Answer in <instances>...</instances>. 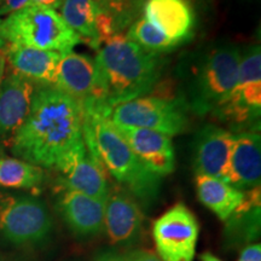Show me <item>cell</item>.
Instances as JSON below:
<instances>
[{
    "instance_id": "6da1fadb",
    "label": "cell",
    "mask_w": 261,
    "mask_h": 261,
    "mask_svg": "<svg viewBox=\"0 0 261 261\" xmlns=\"http://www.w3.org/2000/svg\"><path fill=\"white\" fill-rule=\"evenodd\" d=\"M81 103L55 86L35 89L24 122L10 140L11 151L38 167L61 172L86 150Z\"/></svg>"
},
{
    "instance_id": "7a4b0ae2",
    "label": "cell",
    "mask_w": 261,
    "mask_h": 261,
    "mask_svg": "<svg viewBox=\"0 0 261 261\" xmlns=\"http://www.w3.org/2000/svg\"><path fill=\"white\" fill-rule=\"evenodd\" d=\"M83 136L87 151L133 197L149 207L159 198L162 178L140 162L110 120L113 109L94 98L81 103Z\"/></svg>"
},
{
    "instance_id": "3957f363",
    "label": "cell",
    "mask_w": 261,
    "mask_h": 261,
    "mask_svg": "<svg viewBox=\"0 0 261 261\" xmlns=\"http://www.w3.org/2000/svg\"><path fill=\"white\" fill-rule=\"evenodd\" d=\"M94 58L96 80L92 96L103 106L114 109L151 92L161 79L163 60L116 34L107 39Z\"/></svg>"
},
{
    "instance_id": "277c9868",
    "label": "cell",
    "mask_w": 261,
    "mask_h": 261,
    "mask_svg": "<svg viewBox=\"0 0 261 261\" xmlns=\"http://www.w3.org/2000/svg\"><path fill=\"white\" fill-rule=\"evenodd\" d=\"M241 48L218 45L202 55L189 79V109L198 116L214 114L232 94L237 84Z\"/></svg>"
},
{
    "instance_id": "5b68a950",
    "label": "cell",
    "mask_w": 261,
    "mask_h": 261,
    "mask_svg": "<svg viewBox=\"0 0 261 261\" xmlns=\"http://www.w3.org/2000/svg\"><path fill=\"white\" fill-rule=\"evenodd\" d=\"M80 42L55 10L28 5L0 18V48L22 45L63 55Z\"/></svg>"
},
{
    "instance_id": "8992f818",
    "label": "cell",
    "mask_w": 261,
    "mask_h": 261,
    "mask_svg": "<svg viewBox=\"0 0 261 261\" xmlns=\"http://www.w3.org/2000/svg\"><path fill=\"white\" fill-rule=\"evenodd\" d=\"M261 114V47L254 44L241 52L237 84L230 98L213 115L230 125L256 130Z\"/></svg>"
},
{
    "instance_id": "52a82bcc",
    "label": "cell",
    "mask_w": 261,
    "mask_h": 261,
    "mask_svg": "<svg viewBox=\"0 0 261 261\" xmlns=\"http://www.w3.org/2000/svg\"><path fill=\"white\" fill-rule=\"evenodd\" d=\"M188 110L182 98L144 96L116 106L110 117L115 125L140 127L173 137L187 130Z\"/></svg>"
},
{
    "instance_id": "ba28073f",
    "label": "cell",
    "mask_w": 261,
    "mask_h": 261,
    "mask_svg": "<svg viewBox=\"0 0 261 261\" xmlns=\"http://www.w3.org/2000/svg\"><path fill=\"white\" fill-rule=\"evenodd\" d=\"M52 227L50 212L33 196L0 194V234L16 246L41 242Z\"/></svg>"
},
{
    "instance_id": "9c48e42d",
    "label": "cell",
    "mask_w": 261,
    "mask_h": 261,
    "mask_svg": "<svg viewBox=\"0 0 261 261\" xmlns=\"http://www.w3.org/2000/svg\"><path fill=\"white\" fill-rule=\"evenodd\" d=\"M198 234L195 214L182 203L169 208L152 226L158 255L163 261H194Z\"/></svg>"
},
{
    "instance_id": "30bf717a",
    "label": "cell",
    "mask_w": 261,
    "mask_h": 261,
    "mask_svg": "<svg viewBox=\"0 0 261 261\" xmlns=\"http://www.w3.org/2000/svg\"><path fill=\"white\" fill-rule=\"evenodd\" d=\"M143 14L178 47L194 37L196 12L190 0H145Z\"/></svg>"
},
{
    "instance_id": "8fae6325",
    "label": "cell",
    "mask_w": 261,
    "mask_h": 261,
    "mask_svg": "<svg viewBox=\"0 0 261 261\" xmlns=\"http://www.w3.org/2000/svg\"><path fill=\"white\" fill-rule=\"evenodd\" d=\"M140 162L163 178L175 168V154L171 137L140 127L115 125Z\"/></svg>"
},
{
    "instance_id": "7c38bea8",
    "label": "cell",
    "mask_w": 261,
    "mask_h": 261,
    "mask_svg": "<svg viewBox=\"0 0 261 261\" xmlns=\"http://www.w3.org/2000/svg\"><path fill=\"white\" fill-rule=\"evenodd\" d=\"M233 137V133L217 125L202 127L192 140V167L196 174L224 180Z\"/></svg>"
},
{
    "instance_id": "4fadbf2b",
    "label": "cell",
    "mask_w": 261,
    "mask_h": 261,
    "mask_svg": "<svg viewBox=\"0 0 261 261\" xmlns=\"http://www.w3.org/2000/svg\"><path fill=\"white\" fill-rule=\"evenodd\" d=\"M261 137L259 130H244L233 137L224 181L241 191L260 187Z\"/></svg>"
},
{
    "instance_id": "5bb4252c",
    "label": "cell",
    "mask_w": 261,
    "mask_h": 261,
    "mask_svg": "<svg viewBox=\"0 0 261 261\" xmlns=\"http://www.w3.org/2000/svg\"><path fill=\"white\" fill-rule=\"evenodd\" d=\"M143 230L139 205L123 191H109L104 210V230L112 244L132 247L138 243Z\"/></svg>"
},
{
    "instance_id": "9a60e30c",
    "label": "cell",
    "mask_w": 261,
    "mask_h": 261,
    "mask_svg": "<svg viewBox=\"0 0 261 261\" xmlns=\"http://www.w3.org/2000/svg\"><path fill=\"white\" fill-rule=\"evenodd\" d=\"M35 85L17 74L0 83V142H9L27 117Z\"/></svg>"
},
{
    "instance_id": "2e32d148",
    "label": "cell",
    "mask_w": 261,
    "mask_h": 261,
    "mask_svg": "<svg viewBox=\"0 0 261 261\" xmlns=\"http://www.w3.org/2000/svg\"><path fill=\"white\" fill-rule=\"evenodd\" d=\"M57 207L65 224L76 236L93 237L104 230L106 201L63 189Z\"/></svg>"
},
{
    "instance_id": "e0dca14e",
    "label": "cell",
    "mask_w": 261,
    "mask_h": 261,
    "mask_svg": "<svg viewBox=\"0 0 261 261\" xmlns=\"http://www.w3.org/2000/svg\"><path fill=\"white\" fill-rule=\"evenodd\" d=\"M14 74L41 86H55L62 54L22 45H5L0 48Z\"/></svg>"
},
{
    "instance_id": "ac0fdd59",
    "label": "cell",
    "mask_w": 261,
    "mask_h": 261,
    "mask_svg": "<svg viewBox=\"0 0 261 261\" xmlns=\"http://www.w3.org/2000/svg\"><path fill=\"white\" fill-rule=\"evenodd\" d=\"M62 187L68 190L81 192L100 201H107L110 188L106 169L87 151V149L60 172Z\"/></svg>"
},
{
    "instance_id": "d6986e66",
    "label": "cell",
    "mask_w": 261,
    "mask_h": 261,
    "mask_svg": "<svg viewBox=\"0 0 261 261\" xmlns=\"http://www.w3.org/2000/svg\"><path fill=\"white\" fill-rule=\"evenodd\" d=\"M96 80V64L87 55L67 52L58 63L55 87L83 103L92 96Z\"/></svg>"
},
{
    "instance_id": "ffe728a7",
    "label": "cell",
    "mask_w": 261,
    "mask_h": 261,
    "mask_svg": "<svg viewBox=\"0 0 261 261\" xmlns=\"http://www.w3.org/2000/svg\"><path fill=\"white\" fill-rule=\"evenodd\" d=\"M260 187L244 191V200L226 220L225 238L241 246L256 240L260 234Z\"/></svg>"
},
{
    "instance_id": "44dd1931",
    "label": "cell",
    "mask_w": 261,
    "mask_h": 261,
    "mask_svg": "<svg viewBox=\"0 0 261 261\" xmlns=\"http://www.w3.org/2000/svg\"><path fill=\"white\" fill-rule=\"evenodd\" d=\"M195 184L201 203L223 221H226L244 200V191L221 179L196 174Z\"/></svg>"
},
{
    "instance_id": "7402d4cb",
    "label": "cell",
    "mask_w": 261,
    "mask_h": 261,
    "mask_svg": "<svg viewBox=\"0 0 261 261\" xmlns=\"http://www.w3.org/2000/svg\"><path fill=\"white\" fill-rule=\"evenodd\" d=\"M102 10L94 0H64L61 6V17L81 41L94 50L102 46L97 28L98 16Z\"/></svg>"
},
{
    "instance_id": "603a6c76",
    "label": "cell",
    "mask_w": 261,
    "mask_h": 261,
    "mask_svg": "<svg viewBox=\"0 0 261 261\" xmlns=\"http://www.w3.org/2000/svg\"><path fill=\"white\" fill-rule=\"evenodd\" d=\"M45 179L41 167L23 160L0 158V187L8 189H37Z\"/></svg>"
},
{
    "instance_id": "cb8c5ba5",
    "label": "cell",
    "mask_w": 261,
    "mask_h": 261,
    "mask_svg": "<svg viewBox=\"0 0 261 261\" xmlns=\"http://www.w3.org/2000/svg\"><path fill=\"white\" fill-rule=\"evenodd\" d=\"M125 37L135 41L144 50L156 55L171 52L178 47L174 42H172L161 32H159L154 25L150 24L144 17L136 19L129 25L128 32Z\"/></svg>"
},
{
    "instance_id": "d4e9b609",
    "label": "cell",
    "mask_w": 261,
    "mask_h": 261,
    "mask_svg": "<svg viewBox=\"0 0 261 261\" xmlns=\"http://www.w3.org/2000/svg\"><path fill=\"white\" fill-rule=\"evenodd\" d=\"M104 15L109 18L113 31L120 34L138 19L145 0H94Z\"/></svg>"
},
{
    "instance_id": "484cf974",
    "label": "cell",
    "mask_w": 261,
    "mask_h": 261,
    "mask_svg": "<svg viewBox=\"0 0 261 261\" xmlns=\"http://www.w3.org/2000/svg\"><path fill=\"white\" fill-rule=\"evenodd\" d=\"M123 261H163L152 250L137 248V249H129L126 253L121 254Z\"/></svg>"
},
{
    "instance_id": "4316f807",
    "label": "cell",
    "mask_w": 261,
    "mask_h": 261,
    "mask_svg": "<svg viewBox=\"0 0 261 261\" xmlns=\"http://www.w3.org/2000/svg\"><path fill=\"white\" fill-rule=\"evenodd\" d=\"M29 3L31 0H4L0 5V18L25 8L29 5Z\"/></svg>"
},
{
    "instance_id": "83f0119b",
    "label": "cell",
    "mask_w": 261,
    "mask_h": 261,
    "mask_svg": "<svg viewBox=\"0 0 261 261\" xmlns=\"http://www.w3.org/2000/svg\"><path fill=\"white\" fill-rule=\"evenodd\" d=\"M237 261H261V244H248L243 248Z\"/></svg>"
},
{
    "instance_id": "f1b7e54d",
    "label": "cell",
    "mask_w": 261,
    "mask_h": 261,
    "mask_svg": "<svg viewBox=\"0 0 261 261\" xmlns=\"http://www.w3.org/2000/svg\"><path fill=\"white\" fill-rule=\"evenodd\" d=\"M64 0H31L29 5L33 6H40V8H46L51 9L56 11L57 9H60L62 4H63Z\"/></svg>"
},
{
    "instance_id": "f546056e",
    "label": "cell",
    "mask_w": 261,
    "mask_h": 261,
    "mask_svg": "<svg viewBox=\"0 0 261 261\" xmlns=\"http://www.w3.org/2000/svg\"><path fill=\"white\" fill-rule=\"evenodd\" d=\"M94 261H123L121 254L114 250H103L96 256Z\"/></svg>"
},
{
    "instance_id": "4dcf8cb0",
    "label": "cell",
    "mask_w": 261,
    "mask_h": 261,
    "mask_svg": "<svg viewBox=\"0 0 261 261\" xmlns=\"http://www.w3.org/2000/svg\"><path fill=\"white\" fill-rule=\"evenodd\" d=\"M200 257H201V261H224V260H221L220 257L215 256L214 254H212L210 252H205L203 254H201Z\"/></svg>"
},
{
    "instance_id": "1f68e13d",
    "label": "cell",
    "mask_w": 261,
    "mask_h": 261,
    "mask_svg": "<svg viewBox=\"0 0 261 261\" xmlns=\"http://www.w3.org/2000/svg\"><path fill=\"white\" fill-rule=\"evenodd\" d=\"M4 70H5V57L3 55L2 50H0V83H2L3 77H4Z\"/></svg>"
},
{
    "instance_id": "d6a6232c",
    "label": "cell",
    "mask_w": 261,
    "mask_h": 261,
    "mask_svg": "<svg viewBox=\"0 0 261 261\" xmlns=\"http://www.w3.org/2000/svg\"><path fill=\"white\" fill-rule=\"evenodd\" d=\"M0 2H2V0H0Z\"/></svg>"
}]
</instances>
